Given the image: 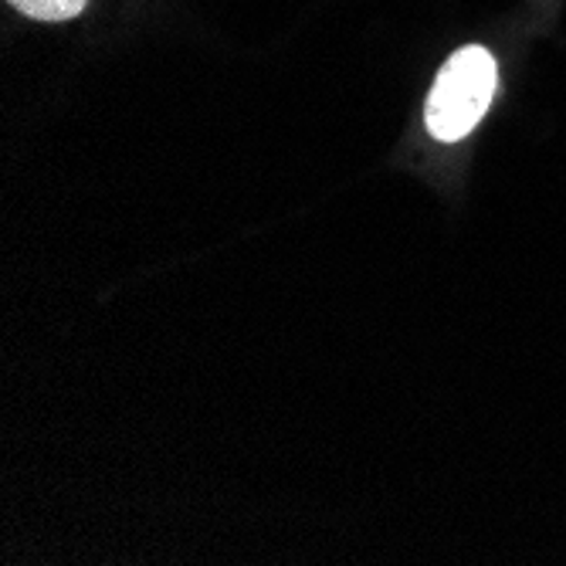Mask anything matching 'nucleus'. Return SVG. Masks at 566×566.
I'll use <instances>...</instances> for the list:
<instances>
[{
  "label": "nucleus",
  "mask_w": 566,
  "mask_h": 566,
  "mask_svg": "<svg viewBox=\"0 0 566 566\" xmlns=\"http://www.w3.org/2000/svg\"><path fill=\"white\" fill-rule=\"evenodd\" d=\"M495 85H499V69L482 44H469L454 51L444 62V69L438 72L434 88L428 95V106H424L428 133L441 143H454L461 136H469L489 113Z\"/></svg>",
  "instance_id": "1"
},
{
  "label": "nucleus",
  "mask_w": 566,
  "mask_h": 566,
  "mask_svg": "<svg viewBox=\"0 0 566 566\" xmlns=\"http://www.w3.org/2000/svg\"><path fill=\"white\" fill-rule=\"evenodd\" d=\"M8 4L34 21H69L85 11L88 0H8Z\"/></svg>",
  "instance_id": "2"
}]
</instances>
